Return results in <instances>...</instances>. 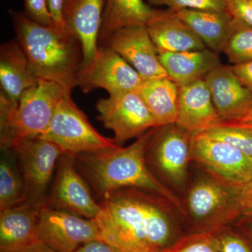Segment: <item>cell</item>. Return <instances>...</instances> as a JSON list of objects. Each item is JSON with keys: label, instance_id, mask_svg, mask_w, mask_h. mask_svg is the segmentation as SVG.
<instances>
[{"label": "cell", "instance_id": "6da1fadb", "mask_svg": "<svg viewBox=\"0 0 252 252\" xmlns=\"http://www.w3.org/2000/svg\"><path fill=\"white\" fill-rule=\"evenodd\" d=\"M98 203L101 238L119 252H162L182 236L169 214L172 204L152 192L118 189Z\"/></svg>", "mask_w": 252, "mask_h": 252}, {"label": "cell", "instance_id": "7a4b0ae2", "mask_svg": "<svg viewBox=\"0 0 252 252\" xmlns=\"http://www.w3.org/2000/svg\"><path fill=\"white\" fill-rule=\"evenodd\" d=\"M156 129H151L127 147L75 155L76 168L97 202L118 189H141L166 199L187 216L178 197L158 180L147 165V147Z\"/></svg>", "mask_w": 252, "mask_h": 252}, {"label": "cell", "instance_id": "3957f363", "mask_svg": "<svg viewBox=\"0 0 252 252\" xmlns=\"http://www.w3.org/2000/svg\"><path fill=\"white\" fill-rule=\"evenodd\" d=\"M16 39L39 79L59 84L67 94L79 86L84 66L80 41L65 26H46L24 13L9 11Z\"/></svg>", "mask_w": 252, "mask_h": 252}, {"label": "cell", "instance_id": "277c9868", "mask_svg": "<svg viewBox=\"0 0 252 252\" xmlns=\"http://www.w3.org/2000/svg\"><path fill=\"white\" fill-rule=\"evenodd\" d=\"M241 189L223 185L210 177L197 181L187 196V209L192 230L215 231L242 215Z\"/></svg>", "mask_w": 252, "mask_h": 252}, {"label": "cell", "instance_id": "5b68a950", "mask_svg": "<svg viewBox=\"0 0 252 252\" xmlns=\"http://www.w3.org/2000/svg\"><path fill=\"white\" fill-rule=\"evenodd\" d=\"M39 137L56 144L63 154L72 155L120 147L114 138L104 137L94 128L70 94L59 102L49 126Z\"/></svg>", "mask_w": 252, "mask_h": 252}, {"label": "cell", "instance_id": "8992f818", "mask_svg": "<svg viewBox=\"0 0 252 252\" xmlns=\"http://www.w3.org/2000/svg\"><path fill=\"white\" fill-rule=\"evenodd\" d=\"M190 160L228 187L243 189L252 177V158L203 133L192 135Z\"/></svg>", "mask_w": 252, "mask_h": 252}, {"label": "cell", "instance_id": "52a82bcc", "mask_svg": "<svg viewBox=\"0 0 252 252\" xmlns=\"http://www.w3.org/2000/svg\"><path fill=\"white\" fill-rule=\"evenodd\" d=\"M11 150L21 166L26 203L44 206L63 151L56 144L39 137L21 139Z\"/></svg>", "mask_w": 252, "mask_h": 252}, {"label": "cell", "instance_id": "ba28073f", "mask_svg": "<svg viewBox=\"0 0 252 252\" xmlns=\"http://www.w3.org/2000/svg\"><path fill=\"white\" fill-rule=\"evenodd\" d=\"M95 107L99 112L97 119L113 131L114 140L120 147L158 127L137 91L109 94L107 98L99 99Z\"/></svg>", "mask_w": 252, "mask_h": 252}, {"label": "cell", "instance_id": "9c48e42d", "mask_svg": "<svg viewBox=\"0 0 252 252\" xmlns=\"http://www.w3.org/2000/svg\"><path fill=\"white\" fill-rule=\"evenodd\" d=\"M66 94H69L59 84L42 79L25 91L11 121V149L21 139L40 136L47 128L56 107Z\"/></svg>", "mask_w": 252, "mask_h": 252}, {"label": "cell", "instance_id": "30bf717a", "mask_svg": "<svg viewBox=\"0 0 252 252\" xmlns=\"http://www.w3.org/2000/svg\"><path fill=\"white\" fill-rule=\"evenodd\" d=\"M75 155L63 154L44 206L94 220L100 212L87 182L75 166Z\"/></svg>", "mask_w": 252, "mask_h": 252}, {"label": "cell", "instance_id": "8fae6325", "mask_svg": "<svg viewBox=\"0 0 252 252\" xmlns=\"http://www.w3.org/2000/svg\"><path fill=\"white\" fill-rule=\"evenodd\" d=\"M192 135L177 124L158 127L147 147V165L176 185L186 182Z\"/></svg>", "mask_w": 252, "mask_h": 252}, {"label": "cell", "instance_id": "7c38bea8", "mask_svg": "<svg viewBox=\"0 0 252 252\" xmlns=\"http://www.w3.org/2000/svg\"><path fill=\"white\" fill-rule=\"evenodd\" d=\"M38 240L58 252H76L84 244L102 238L94 220L42 206Z\"/></svg>", "mask_w": 252, "mask_h": 252}, {"label": "cell", "instance_id": "4fadbf2b", "mask_svg": "<svg viewBox=\"0 0 252 252\" xmlns=\"http://www.w3.org/2000/svg\"><path fill=\"white\" fill-rule=\"evenodd\" d=\"M143 81L135 68L117 51L100 45L92 63L81 72L79 86L85 94L102 89L113 94L136 91Z\"/></svg>", "mask_w": 252, "mask_h": 252}, {"label": "cell", "instance_id": "5bb4252c", "mask_svg": "<svg viewBox=\"0 0 252 252\" xmlns=\"http://www.w3.org/2000/svg\"><path fill=\"white\" fill-rule=\"evenodd\" d=\"M100 45L109 46L117 51L135 68L144 80L168 77L145 26L118 30Z\"/></svg>", "mask_w": 252, "mask_h": 252}, {"label": "cell", "instance_id": "9a60e30c", "mask_svg": "<svg viewBox=\"0 0 252 252\" xmlns=\"http://www.w3.org/2000/svg\"><path fill=\"white\" fill-rule=\"evenodd\" d=\"M105 3L106 0H64L63 23L82 45V71L92 63L98 49L99 33Z\"/></svg>", "mask_w": 252, "mask_h": 252}, {"label": "cell", "instance_id": "2e32d148", "mask_svg": "<svg viewBox=\"0 0 252 252\" xmlns=\"http://www.w3.org/2000/svg\"><path fill=\"white\" fill-rule=\"evenodd\" d=\"M220 122L205 78L179 87L177 125L194 135L203 133Z\"/></svg>", "mask_w": 252, "mask_h": 252}, {"label": "cell", "instance_id": "e0dca14e", "mask_svg": "<svg viewBox=\"0 0 252 252\" xmlns=\"http://www.w3.org/2000/svg\"><path fill=\"white\" fill-rule=\"evenodd\" d=\"M205 79L221 122L240 119L252 109V94L242 84L231 67L221 64Z\"/></svg>", "mask_w": 252, "mask_h": 252}, {"label": "cell", "instance_id": "ac0fdd59", "mask_svg": "<svg viewBox=\"0 0 252 252\" xmlns=\"http://www.w3.org/2000/svg\"><path fill=\"white\" fill-rule=\"evenodd\" d=\"M40 209L25 202L0 211V252H23L39 241Z\"/></svg>", "mask_w": 252, "mask_h": 252}, {"label": "cell", "instance_id": "d6986e66", "mask_svg": "<svg viewBox=\"0 0 252 252\" xmlns=\"http://www.w3.org/2000/svg\"><path fill=\"white\" fill-rule=\"evenodd\" d=\"M146 27L158 52H183L207 48L172 10L154 9Z\"/></svg>", "mask_w": 252, "mask_h": 252}, {"label": "cell", "instance_id": "ffe728a7", "mask_svg": "<svg viewBox=\"0 0 252 252\" xmlns=\"http://www.w3.org/2000/svg\"><path fill=\"white\" fill-rule=\"evenodd\" d=\"M39 79L17 39L1 44L0 47L1 92L11 100L18 102L23 93L35 86Z\"/></svg>", "mask_w": 252, "mask_h": 252}, {"label": "cell", "instance_id": "44dd1931", "mask_svg": "<svg viewBox=\"0 0 252 252\" xmlns=\"http://www.w3.org/2000/svg\"><path fill=\"white\" fill-rule=\"evenodd\" d=\"M158 58L168 77L179 87L204 79L222 64L217 53L207 48L183 52H158Z\"/></svg>", "mask_w": 252, "mask_h": 252}, {"label": "cell", "instance_id": "7402d4cb", "mask_svg": "<svg viewBox=\"0 0 252 252\" xmlns=\"http://www.w3.org/2000/svg\"><path fill=\"white\" fill-rule=\"evenodd\" d=\"M176 13L207 48L216 53L223 51L235 26V18L227 10L186 9Z\"/></svg>", "mask_w": 252, "mask_h": 252}, {"label": "cell", "instance_id": "603a6c76", "mask_svg": "<svg viewBox=\"0 0 252 252\" xmlns=\"http://www.w3.org/2000/svg\"><path fill=\"white\" fill-rule=\"evenodd\" d=\"M137 92L152 112L158 127L175 124L179 86L168 77L144 80Z\"/></svg>", "mask_w": 252, "mask_h": 252}, {"label": "cell", "instance_id": "cb8c5ba5", "mask_svg": "<svg viewBox=\"0 0 252 252\" xmlns=\"http://www.w3.org/2000/svg\"><path fill=\"white\" fill-rule=\"evenodd\" d=\"M154 11L144 0H106L98 42L122 28L147 26Z\"/></svg>", "mask_w": 252, "mask_h": 252}, {"label": "cell", "instance_id": "d4e9b609", "mask_svg": "<svg viewBox=\"0 0 252 252\" xmlns=\"http://www.w3.org/2000/svg\"><path fill=\"white\" fill-rule=\"evenodd\" d=\"M11 149H1L0 161V211L26 202L22 172Z\"/></svg>", "mask_w": 252, "mask_h": 252}, {"label": "cell", "instance_id": "484cf974", "mask_svg": "<svg viewBox=\"0 0 252 252\" xmlns=\"http://www.w3.org/2000/svg\"><path fill=\"white\" fill-rule=\"evenodd\" d=\"M223 52L230 63L252 61V27L235 18V26Z\"/></svg>", "mask_w": 252, "mask_h": 252}, {"label": "cell", "instance_id": "4316f807", "mask_svg": "<svg viewBox=\"0 0 252 252\" xmlns=\"http://www.w3.org/2000/svg\"><path fill=\"white\" fill-rule=\"evenodd\" d=\"M204 135L230 144L252 158V127L218 124Z\"/></svg>", "mask_w": 252, "mask_h": 252}, {"label": "cell", "instance_id": "83f0119b", "mask_svg": "<svg viewBox=\"0 0 252 252\" xmlns=\"http://www.w3.org/2000/svg\"><path fill=\"white\" fill-rule=\"evenodd\" d=\"M162 252H220L215 232H197L182 235Z\"/></svg>", "mask_w": 252, "mask_h": 252}, {"label": "cell", "instance_id": "f1b7e54d", "mask_svg": "<svg viewBox=\"0 0 252 252\" xmlns=\"http://www.w3.org/2000/svg\"><path fill=\"white\" fill-rule=\"evenodd\" d=\"M220 252H252V243L244 233L230 229L228 226L215 230Z\"/></svg>", "mask_w": 252, "mask_h": 252}, {"label": "cell", "instance_id": "f546056e", "mask_svg": "<svg viewBox=\"0 0 252 252\" xmlns=\"http://www.w3.org/2000/svg\"><path fill=\"white\" fill-rule=\"evenodd\" d=\"M151 4L166 6L174 11L182 9L216 10L225 9L224 0H148Z\"/></svg>", "mask_w": 252, "mask_h": 252}, {"label": "cell", "instance_id": "4dcf8cb0", "mask_svg": "<svg viewBox=\"0 0 252 252\" xmlns=\"http://www.w3.org/2000/svg\"><path fill=\"white\" fill-rule=\"evenodd\" d=\"M24 14L34 22L49 26L54 23L47 0H24Z\"/></svg>", "mask_w": 252, "mask_h": 252}, {"label": "cell", "instance_id": "1f68e13d", "mask_svg": "<svg viewBox=\"0 0 252 252\" xmlns=\"http://www.w3.org/2000/svg\"><path fill=\"white\" fill-rule=\"evenodd\" d=\"M225 9L233 18L252 27V0H224Z\"/></svg>", "mask_w": 252, "mask_h": 252}, {"label": "cell", "instance_id": "d6a6232c", "mask_svg": "<svg viewBox=\"0 0 252 252\" xmlns=\"http://www.w3.org/2000/svg\"><path fill=\"white\" fill-rule=\"evenodd\" d=\"M231 69L242 84L252 94V61L235 64Z\"/></svg>", "mask_w": 252, "mask_h": 252}, {"label": "cell", "instance_id": "836d02e7", "mask_svg": "<svg viewBox=\"0 0 252 252\" xmlns=\"http://www.w3.org/2000/svg\"><path fill=\"white\" fill-rule=\"evenodd\" d=\"M240 205L244 220L252 218V177L242 189Z\"/></svg>", "mask_w": 252, "mask_h": 252}, {"label": "cell", "instance_id": "e575fe53", "mask_svg": "<svg viewBox=\"0 0 252 252\" xmlns=\"http://www.w3.org/2000/svg\"><path fill=\"white\" fill-rule=\"evenodd\" d=\"M76 252H119L103 240H94L84 244Z\"/></svg>", "mask_w": 252, "mask_h": 252}, {"label": "cell", "instance_id": "d590c367", "mask_svg": "<svg viewBox=\"0 0 252 252\" xmlns=\"http://www.w3.org/2000/svg\"><path fill=\"white\" fill-rule=\"evenodd\" d=\"M48 6L53 21L55 24L60 26H64L63 21V8L64 0H47Z\"/></svg>", "mask_w": 252, "mask_h": 252}, {"label": "cell", "instance_id": "8d00e7d4", "mask_svg": "<svg viewBox=\"0 0 252 252\" xmlns=\"http://www.w3.org/2000/svg\"><path fill=\"white\" fill-rule=\"evenodd\" d=\"M220 124L228 126H251L252 127V107L246 115L240 119L230 121V122H220Z\"/></svg>", "mask_w": 252, "mask_h": 252}, {"label": "cell", "instance_id": "74e56055", "mask_svg": "<svg viewBox=\"0 0 252 252\" xmlns=\"http://www.w3.org/2000/svg\"><path fill=\"white\" fill-rule=\"evenodd\" d=\"M23 252H58L40 241L36 242Z\"/></svg>", "mask_w": 252, "mask_h": 252}, {"label": "cell", "instance_id": "f35d334b", "mask_svg": "<svg viewBox=\"0 0 252 252\" xmlns=\"http://www.w3.org/2000/svg\"><path fill=\"white\" fill-rule=\"evenodd\" d=\"M240 223L243 225L244 234L250 239L252 243V218L243 220Z\"/></svg>", "mask_w": 252, "mask_h": 252}, {"label": "cell", "instance_id": "ab89813d", "mask_svg": "<svg viewBox=\"0 0 252 252\" xmlns=\"http://www.w3.org/2000/svg\"><path fill=\"white\" fill-rule=\"evenodd\" d=\"M250 127H251V126H250Z\"/></svg>", "mask_w": 252, "mask_h": 252}, {"label": "cell", "instance_id": "60d3db41", "mask_svg": "<svg viewBox=\"0 0 252 252\" xmlns=\"http://www.w3.org/2000/svg\"></svg>", "mask_w": 252, "mask_h": 252}]
</instances>
